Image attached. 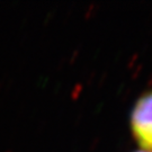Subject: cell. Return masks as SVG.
Segmentation results:
<instances>
[{
	"mask_svg": "<svg viewBox=\"0 0 152 152\" xmlns=\"http://www.w3.org/2000/svg\"><path fill=\"white\" fill-rule=\"evenodd\" d=\"M131 130L144 151L152 152V90L135 102L131 113Z\"/></svg>",
	"mask_w": 152,
	"mask_h": 152,
	"instance_id": "obj_1",
	"label": "cell"
},
{
	"mask_svg": "<svg viewBox=\"0 0 152 152\" xmlns=\"http://www.w3.org/2000/svg\"><path fill=\"white\" fill-rule=\"evenodd\" d=\"M136 152H148V151H136Z\"/></svg>",
	"mask_w": 152,
	"mask_h": 152,
	"instance_id": "obj_2",
	"label": "cell"
}]
</instances>
